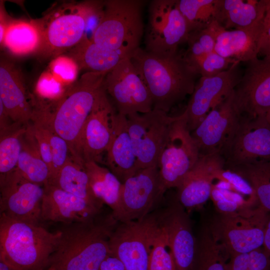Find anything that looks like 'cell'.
I'll list each match as a JSON object with an SVG mask.
<instances>
[{
  "label": "cell",
  "instance_id": "obj_1",
  "mask_svg": "<svg viewBox=\"0 0 270 270\" xmlns=\"http://www.w3.org/2000/svg\"><path fill=\"white\" fill-rule=\"evenodd\" d=\"M118 224L112 212L88 221L62 224L48 266L56 270H100L110 254L109 240Z\"/></svg>",
  "mask_w": 270,
  "mask_h": 270
},
{
  "label": "cell",
  "instance_id": "obj_2",
  "mask_svg": "<svg viewBox=\"0 0 270 270\" xmlns=\"http://www.w3.org/2000/svg\"><path fill=\"white\" fill-rule=\"evenodd\" d=\"M130 58L148 89L153 108L168 113L192 94L198 74L184 54L160 56L139 47Z\"/></svg>",
  "mask_w": 270,
  "mask_h": 270
},
{
  "label": "cell",
  "instance_id": "obj_3",
  "mask_svg": "<svg viewBox=\"0 0 270 270\" xmlns=\"http://www.w3.org/2000/svg\"><path fill=\"white\" fill-rule=\"evenodd\" d=\"M60 232L0 216V260L18 270H43L48 267Z\"/></svg>",
  "mask_w": 270,
  "mask_h": 270
},
{
  "label": "cell",
  "instance_id": "obj_4",
  "mask_svg": "<svg viewBox=\"0 0 270 270\" xmlns=\"http://www.w3.org/2000/svg\"><path fill=\"white\" fill-rule=\"evenodd\" d=\"M107 74L86 72L54 103L38 106L46 113L55 132L67 142L70 155L80 156V142L86 121Z\"/></svg>",
  "mask_w": 270,
  "mask_h": 270
},
{
  "label": "cell",
  "instance_id": "obj_5",
  "mask_svg": "<svg viewBox=\"0 0 270 270\" xmlns=\"http://www.w3.org/2000/svg\"><path fill=\"white\" fill-rule=\"evenodd\" d=\"M103 0L64 2L52 6L44 16L34 20L40 32L42 46L39 53L52 58L64 54L84 38L90 18Z\"/></svg>",
  "mask_w": 270,
  "mask_h": 270
},
{
  "label": "cell",
  "instance_id": "obj_6",
  "mask_svg": "<svg viewBox=\"0 0 270 270\" xmlns=\"http://www.w3.org/2000/svg\"><path fill=\"white\" fill-rule=\"evenodd\" d=\"M145 2L142 0H104L102 15L91 40L130 56L140 47L144 34L142 10Z\"/></svg>",
  "mask_w": 270,
  "mask_h": 270
},
{
  "label": "cell",
  "instance_id": "obj_7",
  "mask_svg": "<svg viewBox=\"0 0 270 270\" xmlns=\"http://www.w3.org/2000/svg\"><path fill=\"white\" fill-rule=\"evenodd\" d=\"M268 212L260 206L214 216L208 226L227 255L250 253L262 246Z\"/></svg>",
  "mask_w": 270,
  "mask_h": 270
},
{
  "label": "cell",
  "instance_id": "obj_8",
  "mask_svg": "<svg viewBox=\"0 0 270 270\" xmlns=\"http://www.w3.org/2000/svg\"><path fill=\"white\" fill-rule=\"evenodd\" d=\"M160 212L142 218L120 222L112 232L110 254L123 264L126 270H148L154 242L161 229Z\"/></svg>",
  "mask_w": 270,
  "mask_h": 270
},
{
  "label": "cell",
  "instance_id": "obj_9",
  "mask_svg": "<svg viewBox=\"0 0 270 270\" xmlns=\"http://www.w3.org/2000/svg\"><path fill=\"white\" fill-rule=\"evenodd\" d=\"M177 0H153L148 8L144 50L160 56L176 53L191 32L176 5Z\"/></svg>",
  "mask_w": 270,
  "mask_h": 270
},
{
  "label": "cell",
  "instance_id": "obj_10",
  "mask_svg": "<svg viewBox=\"0 0 270 270\" xmlns=\"http://www.w3.org/2000/svg\"><path fill=\"white\" fill-rule=\"evenodd\" d=\"M200 156L189 130L184 112L177 116L159 157L158 167L163 189L177 188Z\"/></svg>",
  "mask_w": 270,
  "mask_h": 270
},
{
  "label": "cell",
  "instance_id": "obj_11",
  "mask_svg": "<svg viewBox=\"0 0 270 270\" xmlns=\"http://www.w3.org/2000/svg\"><path fill=\"white\" fill-rule=\"evenodd\" d=\"M128 131L139 168L158 166L160 153L177 116L153 108L126 116Z\"/></svg>",
  "mask_w": 270,
  "mask_h": 270
},
{
  "label": "cell",
  "instance_id": "obj_12",
  "mask_svg": "<svg viewBox=\"0 0 270 270\" xmlns=\"http://www.w3.org/2000/svg\"><path fill=\"white\" fill-rule=\"evenodd\" d=\"M218 152L226 168L270 158V124L266 116H243Z\"/></svg>",
  "mask_w": 270,
  "mask_h": 270
},
{
  "label": "cell",
  "instance_id": "obj_13",
  "mask_svg": "<svg viewBox=\"0 0 270 270\" xmlns=\"http://www.w3.org/2000/svg\"><path fill=\"white\" fill-rule=\"evenodd\" d=\"M164 192L158 166L140 168L122 183L120 205L112 214L120 222L142 218L150 213Z\"/></svg>",
  "mask_w": 270,
  "mask_h": 270
},
{
  "label": "cell",
  "instance_id": "obj_14",
  "mask_svg": "<svg viewBox=\"0 0 270 270\" xmlns=\"http://www.w3.org/2000/svg\"><path fill=\"white\" fill-rule=\"evenodd\" d=\"M104 86L112 98L118 113L127 116L153 109V102L145 82L128 56L106 76Z\"/></svg>",
  "mask_w": 270,
  "mask_h": 270
},
{
  "label": "cell",
  "instance_id": "obj_15",
  "mask_svg": "<svg viewBox=\"0 0 270 270\" xmlns=\"http://www.w3.org/2000/svg\"><path fill=\"white\" fill-rule=\"evenodd\" d=\"M0 212L10 218L39 224L44 186L32 182L16 168L0 178Z\"/></svg>",
  "mask_w": 270,
  "mask_h": 270
},
{
  "label": "cell",
  "instance_id": "obj_16",
  "mask_svg": "<svg viewBox=\"0 0 270 270\" xmlns=\"http://www.w3.org/2000/svg\"><path fill=\"white\" fill-rule=\"evenodd\" d=\"M234 90V103L243 116H266L270 111V57L248 62Z\"/></svg>",
  "mask_w": 270,
  "mask_h": 270
},
{
  "label": "cell",
  "instance_id": "obj_17",
  "mask_svg": "<svg viewBox=\"0 0 270 270\" xmlns=\"http://www.w3.org/2000/svg\"><path fill=\"white\" fill-rule=\"evenodd\" d=\"M239 64V62H234L227 70L214 76H201L196 84L184 110L190 132L213 108L234 90L242 76Z\"/></svg>",
  "mask_w": 270,
  "mask_h": 270
},
{
  "label": "cell",
  "instance_id": "obj_18",
  "mask_svg": "<svg viewBox=\"0 0 270 270\" xmlns=\"http://www.w3.org/2000/svg\"><path fill=\"white\" fill-rule=\"evenodd\" d=\"M116 116L103 84L81 134L80 153L84 162L100 161L102 154L106 152L111 142Z\"/></svg>",
  "mask_w": 270,
  "mask_h": 270
},
{
  "label": "cell",
  "instance_id": "obj_19",
  "mask_svg": "<svg viewBox=\"0 0 270 270\" xmlns=\"http://www.w3.org/2000/svg\"><path fill=\"white\" fill-rule=\"evenodd\" d=\"M242 116L234 103L233 90L190 132L200 154L219 152Z\"/></svg>",
  "mask_w": 270,
  "mask_h": 270
},
{
  "label": "cell",
  "instance_id": "obj_20",
  "mask_svg": "<svg viewBox=\"0 0 270 270\" xmlns=\"http://www.w3.org/2000/svg\"><path fill=\"white\" fill-rule=\"evenodd\" d=\"M160 220L178 270H194L197 240L186 209L176 199L160 212Z\"/></svg>",
  "mask_w": 270,
  "mask_h": 270
},
{
  "label": "cell",
  "instance_id": "obj_21",
  "mask_svg": "<svg viewBox=\"0 0 270 270\" xmlns=\"http://www.w3.org/2000/svg\"><path fill=\"white\" fill-rule=\"evenodd\" d=\"M224 166L218 152L200 154L191 170L176 188V199L186 210L203 206L210 198L216 172Z\"/></svg>",
  "mask_w": 270,
  "mask_h": 270
},
{
  "label": "cell",
  "instance_id": "obj_22",
  "mask_svg": "<svg viewBox=\"0 0 270 270\" xmlns=\"http://www.w3.org/2000/svg\"><path fill=\"white\" fill-rule=\"evenodd\" d=\"M41 220L68 224L92 220L100 209L75 195L54 185L44 186Z\"/></svg>",
  "mask_w": 270,
  "mask_h": 270
},
{
  "label": "cell",
  "instance_id": "obj_23",
  "mask_svg": "<svg viewBox=\"0 0 270 270\" xmlns=\"http://www.w3.org/2000/svg\"><path fill=\"white\" fill-rule=\"evenodd\" d=\"M0 101L15 124H30L33 106L28 100L23 76L13 62L4 58L0 61Z\"/></svg>",
  "mask_w": 270,
  "mask_h": 270
},
{
  "label": "cell",
  "instance_id": "obj_24",
  "mask_svg": "<svg viewBox=\"0 0 270 270\" xmlns=\"http://www.w3.org/2000/svg\"><path fill=\"white\" fill-rule=\"evenodd\" d=\"M208 24L214 34V51L216 53L240 62H248L258 57L264 22L250 28L230 30L213 20Z\"/></svg>",
  "mask_w": 270,
  "mask_h": 270
},
{
  "label": "cell",
  "instance_id": "obj_25",
  "mask_svg": "<svg viewBox=\"0 0 270 270\" xmlns=\"http://www.w3.org/2000/svg\"><path fill=\"white\" fill-rule=\"evenodd\" d=\"M212 18L226 30L252 28L264 22L267 0H216Z\"/></svg>",
  "mask_w": 270,
  "mask_h": 270
},
{
  "label": "cell",
  "instance_id": "obj_26",
  "mask_svg": "<svg viewBox=\"0 0 270 270\" xmlns=\"http://www.w3.org/2000/svg\"><path fill=\"white\" fill-rule=\"evenodd\" d=\"M106 153L108 169L122 183L140 169L128 131L126 116L117 113L114 132Z\"/></svg>",
  "mask_w": 270,
  "mask_h": 270
},
{
  "label": "cell",
  "instance_id": "obj_27",
  "mask_svg": "<svg viewBox=\"0 0 270 270\" xmlns=\"http://www.w3.org/2000/svg\"><path fill=\"white\" fill-rule=\"evenodd\" d=\"M86 72L108 74L124 58L130 56L124 52L102 46L84 38L67 52Z\"/></svg>",
  "mask_w": 270,
  "mask_h": 270
},
{
  "label": "cell",
  "instance_id": "obj_28",
  "mask_svg": "<svg viewBox=\"0 0 270 270\" xmlns=\"http://www.w3.org/2000/svg\"><path fill=\"white\" fill-rule=\"evenodd\" d=\"M0 46L17 57L39 54L42 46L39 28L34 20L13 19L7 28Z\"/></svg>",
  "mask_w": 270,
  "mask_h": 270
},
{
  "label": "cell",
  "instance_id": "obj_29",
  "mask_svg": "<svg viewBox=\"0 0 270 270\" xmlns=\"http://www.w3.org/2000/svg\"><path fill=\"white\" fill-rule=\"evenodd\" d=\"M48 184L72 194L100 208L104 204L94 196L90 187L84 162L70 155L65 164Z\"/></svg>",
  "mask_w": 270,
  "mask_h": 270
},
{
  "label": "cell",
  "instance_id": "obj_30",
  "mask_svg": "<svg viewBox=\"0 0 270 270\" xmlns=\"http://www.w3.org/2000/svg\"><path fill=\"white\" fill-rule=\"evenodd\" d=\"M16 168L28 180L44 186L48 183L50 170L41 156L30 124L22 138V149Z\"/></svg>",
  "mask_w": 270,
  "mask_h": 270
},
{
  "label": "cell",
  "instance_id": "obj_31",
  "mask_svg": "<svg viewBox=\"0 0 270 270\" xmlns=\"http://www.w3.org/2000/svg\"><path fill=\"white\" fill-rule=\"evenodd\" d=\"M84 166L94 196L114 214L120 205L122 183L108 168L96 162H84Z\"/></svg>",
  "mask_w": 270,
  "mask_h": 270
},
{
  "label": "cell",
  "instance_id": "obj_32",
  "mask_svg": "<svg viewBox=\"0 0 270 270\" xmlns=\"http://www.w3.org/2000/svg\"><path fill=\"white\" fill-rule=\"evenodd\" d=\"M227 168L240 174L250 184L256 194L258 206L270 212V158Z\"/></svg>",
  "mask_w": 270,
  "mask_h": 270
},
{
  "label": "cell",
  "instance_id": "obj_33",
  "mask_svg": "<svg viewBox=\"0 0 270 270\" xmlns=\"http://www.w3.org/2000/svg\"><path fill=\"white\" fill-rule=\"evenodd\" d=\"M228 256L206 228L197 240L194 270H226L225 258Z\"/></svg>",
  "mask_w": 270,
  "mask_h": 270
},
{
  "label": "cell",
  "instance_id": "obj_34",
  "mask_svg": "<svg viewBox=\"0 0 270 270\" xmlns=\"http://www.w3.org/2000/svg\"><path fill=\"white\" fill-rule=\"evenodd\" d=\"M210 198L220 214L236 213L258 206L236 192L224 180L212 184Z\"/></svg>",
  "mask_w": 270,
  "mask_h": 270
},
{
  "label": "cell",
  "instance_id": "obj_35",
  "mask_svg": "<svg viewBox=\"0 0 270 270\" xmlns=\"http://www.w3.org/2000/svg\"><path fill=\"white\" fill-rule=\"evenodd\" d=\"M26 126H18L0 135V178L16 168Z\"/></svg>",
  "mask_w": 270,
  "mask_h": 270
},
{
  "label": "cell",
  "instance_id": "obj_36",
  "mask_svg": "<svg viewBox=\"0 0 270 270\" xmlns=\"http://www.w3.org/2000/svg\"><path fill=\"white\" fill-rule=\"evenodd\" d=\"M215 2L216 0H177L176 5L192 32L206 26L212 20Z\"/></svg>",
  "mask_w": 270,
  "mask_h": 270
},
{
  "label": "cell",
  "instance_id": "obj_37",
  "mask_svg": "<svg viewBox=\"0 0 270 270\" xmlns=\"http://www.w3.org/2000/svg\"><path fill=\"white\" fill-rule=\"evenodd\" d=\"M33 112L42 120L45 128L52 154V168L48 182L56 176L65 164L70 156V151L66 142L54 130L46 112L40 108H34Z\"/></svg>",
  "mask_w": 270,
  "mask_h": 270
},
{
  "label": "cell",
  "instance_id": "obj_38",
  "mask_svg": "<svg viewBox=\"0 0 270 270\" xmlns=\"http://www.w3.org/2000/svg\"><path fill=\"white\" fill-rule=\"evenodd\" d=\"M186 42L188 48L184 55L188 61L214 52L215 38L208 22L206 26L190 32Z\"/></svg>",
  "mask_w": 270,
  "mask_h": 270
},
{
  "label": "cell",
  "instance_id": "obj_39",
  "mask_svg": "<svg viewBox=\"0 0 270 270\" xmlns=\"http://www.w3.org/2000/svg\"><path fill=\"white\" fill-rule=\"evenodd\" d=\"M148 270H178L162 225L152 245Z\"/></svg>",
  "mask_w": 270,
  "mask_h": 270
},
{
  "label": "cell",
  "instance_id": "obj_40",
  "mask_svg": "<svg viewBox=\"0 0 270 270\" xmlns=\"http://www.w3.org/2000/svg\"><path fill=\"white\" fill-rule=\"evenodd\" d=\"M69 88L61 83L48 69L40 74L35 86V92L41 100L32 102V104H42L46 100L49 101L48 104L56 102Z\"/></svg>",
  "mask_w": 270,
  "mask_h": 270
},
{
  "label": "cell",
  "instance_id": "obj_41",
  "mask_svg": "<svg viewBox=\"0 0 270 270\" xmlns=\"http://www.w3.org/2000/svg\"><path fill=\"white\" fill-rule=\"evenodd\" d=\"M48 70L68 88L78 80V74L80 70L75 60L67 54H60L51 59Z\"/></svg>",
  "mask_w": 270,
  "mask_h": 270
},
{
  "label": "cell",
  "instance_id": "obj_42",
  "mask_svg": "<svg viewBox=\"0 0 270 270\" xmlns=\"http://www.w3.org/2000/svg\"><path fill=\"white\" fill-rule=\"evenodd\" d=\"M188 61L197 74L203 77L216 76L227 70L234 62H238L224 58L214 51Z\"/></svg>",
  "mask_w": 270,
  "mask_h": 270
},
{
  "label": "cell",
  "instance_id": "obj_43",
  "mask_svg": "<svg viewBox=\"0 0 270 270\" xmlns=\"http://www.w3.org/2000/svg\"><path fill=\"white\" fill-rule=\"evenodd\" d=\"M215 179H220L226 181L236 192L252 202L258 205L256 194L250 184L244 178L235 172L223 166L216 172L214 174Z\"/></svg>",
  "mask_w": 270,
  "mask_h": 270
},
{
  "label": "cell",
  "instance_id": "obj_44",
  "mask_svg": "<svg viewBox=\"0 0 270 270\" xmlns=\"http://www.w3.org/2000/svg\"><path fill=\"white\" fill-rule=\"evenodd\" d=\"M248 254L250 270H270V257L262 246Z\"/></svg>",
  "mask_w": 270,
  "mask_h": 270
},
{
  "label": "cell",
  "instance_id": "obj_45",
  "mask_svg": "<svg viewBox=\"0 0 270 270\" xmlns=\"http://www.w3.org/2000/svg\"><path fill=\"white\" fill-rule=\"evenodd\" d=\"M259 54L264 57H270V0H267Z\"/></svg>",
  "mask_w": 270,
  "mask_h": 270
},
{
  "label": "cell",
  "instance_id": "obj_46",
  "mask_svg": "<svg viewBox=\"0 0 270 270\" xmlns=\"http://www.w3.org/2000/svg\"><path fill=\"white\" fill-rule=\"evenodd\" d=\"M248 253L238 254L230 257L226 270H250Z\"/></svg>",
  "mask_w": 270,
  "mask_h": 270
},
{
  "label": "cell",
  "instance_id": "obj_47",
  "mask_svg": "<svg viewBox=\"0 0 270 270\" xmlns=\"http://www.w3.org/2000/svg\"><path fill=\"white\" fill-rule=\"evenodd\" d=\"M20 125L13 122L2 102L0 101V134L10 130Z\"/></svg>",
  "mask_w": 270,
  "mask_h": 270
},
{
  "label": "cell",
  "instance_id": "obj_48",
  "mask_svg": "<svg viewBox=\"0 0 270 270\" xmlns=\"http://www.w3.org/2000/svg\"><path fill=\"white\" fill-rule=\"evenodd\" d=\"M100 270H126L122 262L112 254H108L102 262Z\"/></svg>",
  "mask_w": 270,
  "mask_h": 270
},
{
  "label": "cell",
  "instance_id": "obj_49",
  "mask_svg": "<svg viewBox=\"0 0 270 270\" xmlns=\"http://www.w3.org/2000/svg\"><path fill=\"white\" fill-rule=\"evenodd\" d=\"M0 43L2 41L5 32L9 24L14 18L6 14L3 2H0Z\"/></svg>",
  "mask_w": 270,
  "mask_h": 270
},
{
  "label": "cell",
  "instance_id": "obj_50",
  "mask_svg": "<svg viewBox=\"0 0 270 270\" xmlns=\"http://www.w3.org/2000/svg\"><path fill=\"white\" fill-rule=\"evenodd\" d=\"M262 248L270 257V212L268 214L266 222Z\"/></svg>",
  "mask_w": 270,
  "mask_h": 270
},
{
  "label": "cell",
  "instance_id": "obj_51",
  "mask_svg": "<svg viewBox=\"0 0 270 270\" xmlns=\"http://www.w3.org/2000/svg\"><path fill=\"white\" fill-rule=\"evenodd\" d=\"M0 270H18L10 266L4 260H0Z\"/></svg>",
  "mask_w": 270,
  "mask_h": 270
},
{
  "label": "cell",
  "instance_id": "obj_52",
  "mask_svg": "<svg viewBox=\"0 0 270 270\" xmlns=\"http://www.w3.org/2000/svg\"><path fill=\"white\" fill-rule=\"evenodd\" d=\"M266 118L268 122L270 124V111L266 114Z\"/></svg>",
  "mask_w": 270,
  "mask_h": 270
},
{
  "label": "cell",
  "instance_id": "obj_53",
  "mask_svg": "<svg viewBox=\"0 0 270 270\" xmlns=\"http://www.w3.org/2000/svg\"><path fill=\"white\" fill-rule=\"evenodd\" d=\"M43 270H56L55 268L52 267V266H50L48 268H47L46 269H44Z\"/></svg>",
  "mask_w": 270,
  "mask_h": 270
}]
</instances>
